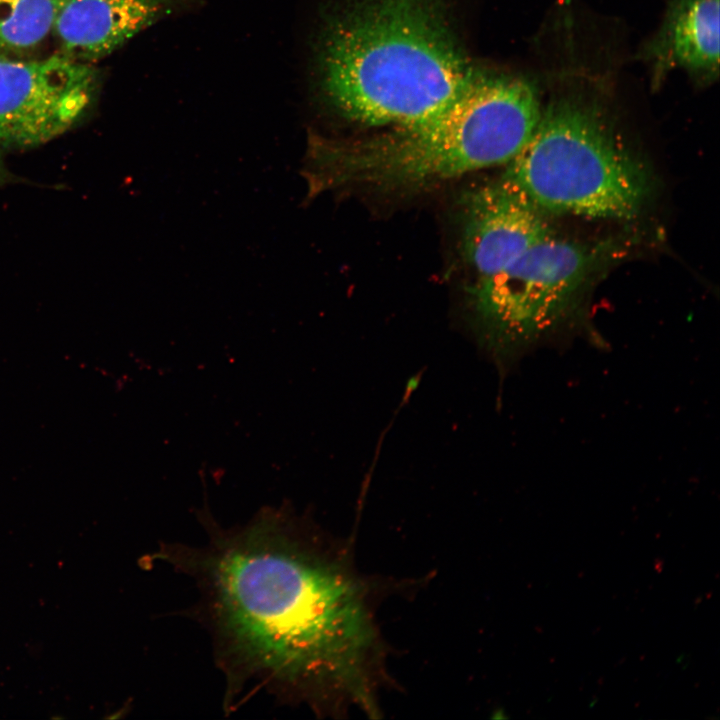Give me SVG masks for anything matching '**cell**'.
<instances>
[{"instance_id":"2","label":"cell","mask_w":720,"mask_h":720,"mask_svg":"<svg viewBox=\"0 0 720 720\" xmlns=\"http://www.w3.org/2000/svg\"><path fill=\"white\" fill-rule=\"evenodd\" d=\"M541 112L528 80L473 69L457 96L424 120L359 140L311 136L304 166L308 193L352 186L416 189L507 164L531 137Z\"/></svg>"},{"instance_id":"9","label":"cell","mask_w":720,"mask_h":720,"mask_svg":"<svg viewBox=\"0 0 720 720\" xmlns=\"http://www.w3.org/2000/svg\"><path fill=\"white\" fill-rule=\"evenodd\" d=\"M657 88L675 68L701 84L719 76V0H671L657 32L640 50Z\"/></svg>"},{"instance_id":"6","label":"cell","mask_w":720,"mask_h":720,"mask_svg":"<svg viewBox=\"0 0 720 720\" xmlns=\"http://www.w3.org/2000/svg\"><path fill=\"white\" fill-rule=\"evenodd\" d=\"M98 73L64 54L22 60L0 54V154L62 135L93 104Z\"/></svg>"},{"instance_id":"10","label":"cell","mask_w":720,"mask_h":720,"mask_svg":"<svg viewBox=\"0 0 720 720\" xmlns=\"http://www.w3.org/2000/svg\"><path fill=\"white\" fill-rule=\"evenodd\" d=\"M63 0H0V54L21 55L52 33Z\"/></svg>"},{"instance_id":"1","label":"cell","mask_w":720,"mask_h":720,"mask_svg":"<svg viewBox=\"0 0 720 720\" xmlns=\"http://www.w3.org/2000/svg\"><path fill=\"white\" fill-rule=\"evenodd\" d=\"M199 546L157 559L194 579L233 702L248 686L318 705L368 707L375 630L362 586L288 504L223 528L205 512Z\"/></svg>"},{"instance_id":"8","label":"cell","mask_w":720,"mask_h":720,"mask_svg":"<svg viewBox=\"0 0 720 720\" xmlns=\"http://www.w3.org/2000/svg\"><path fill=\"white\" fill-rule=\"evenodd\" d=\"M196 0H63L52 33L61 53L81 62L106 57Z\"/></svg>"},{"instance_id":"3","label":"cell","mask_w":720,"mask_h":720,"mask_svg":"<svg viewBox=\"0 0 720 720\" xmlns=\"http://www.w3.org/2000/svg\"><path fill=\"white\" fill-rule=\"evenodd\" d=\"M317 70L342 116L395 127L444 109L473 68L437 0H359L324 30Z\"/></svg>"},{"instance_id":"4","label":"cell","mask_w":720,"mask_h":720,"mask_svg":"<svg viewBox=\"0 0 720 720\" xmlns=\"http://www.w3.org/2000/svg\"><path fill=\"white\" fill-rule=\"evenodd\" d=\"M547 214L629 220L651 190L648 170L602 113L575 97L542 108L502 176Z\"/></svg>"},{"instance_id":"7","label":"cell","mask_w":720,"mask_h":720,"mask_svg":"<svg viewBox=\"0 0 720 720\" xmlns=\"http://www.w3.org/2000/svg\"><path fill=\"white\" fill-rule=\"evenodd\" d=\"M463 208L462 249L478 278L553 235L547 213L503 177L469 192Z\"/></svg>"},{"instance_id":"11","label":"cell","mask_w":720,"mask_h":720,"mask_svg":"<svg viewBox=\"0 0 720 720\" xmlns=\"http://www.w3.org/2000/svg\"><path fill=\"white\" fill-rule=\"evenodd\" d=\"M12 175L8 172L4 162H3V155L0 154V184L8 182L11 179Z\"/></svg>"},{"instance_id":"5","label":"cell","mask_w":720,"mask_h":720,"mask_svg":"<svg viewBox=\"0 0 720 720\" xmlns=\"http://www.w3.org/2000/svg\"><path fill=\"white\" fill-rule=\"evenodd\" d=\"M606 248L553 234L498 272L478 278L469 293L472 333L500 375L565 329Z\"/></svg>"}]
</instances>
